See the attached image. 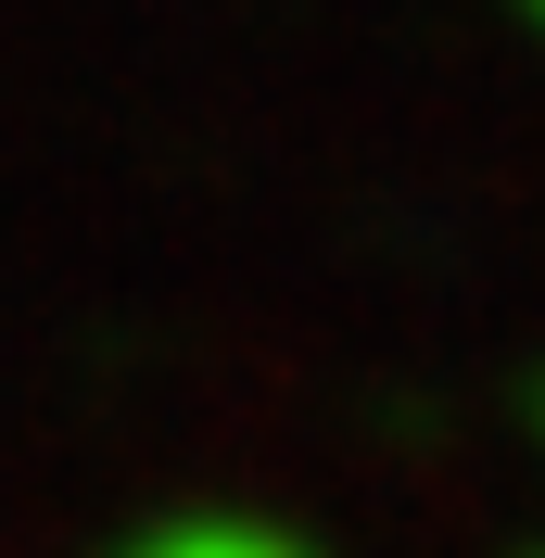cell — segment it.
Listing matches in <instances>:
<instances>
[{"label":"cell","mask_w":545,"mask_h":558,"mask_svg":"<svg viewBox=\"0 0 545 558\" xmlns=\"http://www.w3.org/2000/svg\"><path fill=\"white\" fill-rule=\"evenodd\" d=\"M533 26H545V0H533Z\"/></svg>","instance_id":"cell-2"},{"label":"cell","mask_w":545,"mask_h":558,"mask_svg":"<svg viewBox=\"0 0 545 558\" xmlns=\"http://www.w3.org/2000/svg\"><path fill=\"white\" fill-rule=\"evenodd\" d=\"M128 558H317L305 533H267V521H178V533H140Z\"/></svg>","instance_id":"cell-1"}]
</instances>
